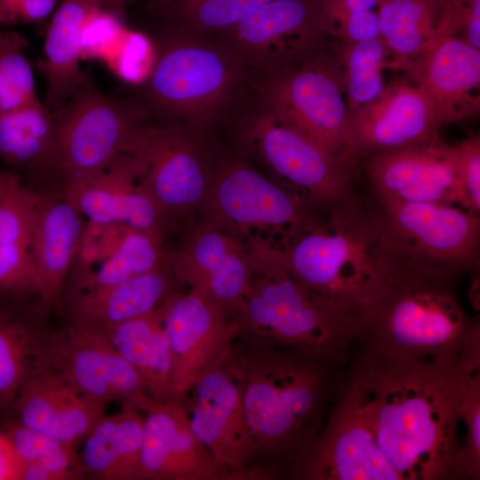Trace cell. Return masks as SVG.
<instances>
[{
	"mask_svg": "<svg viewBox=\"0 0 480 480\" xmlns=\"http://www.w3.org/2000/svg\"><path fill=\"white\" fill-rule=\"evenodd\" d=\"M41 197L18 172L0 168V294L38 296L30 241Z\"/></svg>",
	"mask_w": 480,
	"mask_h": 480,
	"instance_id": "cell-26",
	"label": "cell"
},
{
	"mask_svg": "<svg viewBox=\"0 0 480 480\" xmlns=\"http://www.w3.org/2000/svg\"><path fill=\"white\" fill-rule=\"evenodd\" d=\"M446 0H378L380 39L396 58V67L412 73L433 41Z\"/></svg>",
	"mask_w": 480,
	"mask_h": 480,
	"instance_id": "cell-31",
	"label": "cell"
},
{
	"mask_svg": "<svg viewBox=\"0 0 480 480\" xmlns=\"http://www.w3.org/2000/svg\"><path fill=\"white\" fill-rule=\"evenodd\" d=\"M203 204L216 224L277 233L283 246L310 216L300 197L243 161L226 163L217 171Z\"/></svg>",
	"mask_w": 480,
	"mask_h": 480,
	"instance_id": "cell-14",
	"label": "cell"
},
{
	"mask_svg": "<svg viewBox=\"0 0 480 480\" xmlns=\"http://www.w3.org/2000/svg\"><path fill=\"white\" fill-rule=\"evenodd\" d=\"M280 248L289 273L308 288L361 316L379 292L397 255L388 241L379 204L354 193L325 209Z\"/></svg>",
	"mask_w": 480,
	"mask_h": 480,
	"instance_id": "cell-5",
	"label": "cell"
},
{
	"mask_svg": "<svg viewBox=\"0 0 480 480\" xmlns=\"http://www.w3.org/2000/svg\"><path fill=\"white\" fill-rule=\"evenodd\" d=\"M480 49V0H446L433 40L456 36Z\"/></svg>",
	"mask_w": 480,
	"mask_h": 480,
	"instance_id": "cell-41",
	"label": "cell"
},
{
	"mask_svg": "<svg viewBox=\"0 0 480 480\" xmlns=\"http://www.w3.org/2000/svg\"><path fill=\"white\" fill-rule=\"evenodd\" d=\"M480 363L357 351L345 388L397 480H455L460 412Z\"/></svg>",
	"mask_w": 480,
	"mask_h": 480,
	"instance_id": "cell-1",
	"label": "cell"
},
{
	"mask_svg": "<svg viewBox=\"0 0 480 480\" xmlns=\"http://www.w3.org/2000/svg\"><path fill=\"white\" fill-rule=\"evenodd\" d=\"M273 0H184L166 6L173 29L213 34L231 28Z\"/></svg>",
	"mask_w": 480,
	"mask_h": 480,
	"instance_id": "cell-37",
	"label": "cell"
},
{
	"mask_svg": "<svg viewBox=\"0 0 480 480\" xmlns=\"http://www.w3.org/2000/svg\"><path fill=\"white\" fill-rule=\"evenodd\" d=\"M163 39L144 83L149 108L194 132L212 126L252 75L205 34L172 29Z\"/></svg>",
	"mask_w": 480,
	"mask_h": 480,
	"instance_id": "cell-7",
	"label": "cell"
},
{
	"mask_svg": "<svg viewBox=\"0 0 480 480\" xmlns=\"http://www.w3.org/2000/svg\"><path fill=\"white\" fill-rule=\"evenodd\" d=\"M58 0H0V28L38 24L52 15Z\"/></svg>",
	"mask_w": 480,
	"mask_h": 480,
	"instance_id": "cell-43",
	"label": "cell"
},
{
	"mask_svg": "<svg viewBox=\"0 0 480 480\" xmlns=\"http://www.w3.org/2000/svg\"><path fill=\"white\" fill-rule=\"evenodd\" d=\"M171 259L177 284L235 316L252 277L250 253L217 226L198 229Z\"/></svg>",
	"mask_w": 480,
	"mask_h": 480,
	"instance_id": "cell-20",
	"label": "cell"
},
{
	"mask_svg": "<svg viewBox=\"0 0 480 480\" xmlns=\"http://www.w3.org/2000/svg\"><path fill=\"white\" fill-rule=\"evenodd\" d=\"M364 159V171L376 198L444 203L473 210L458 174L451 145L440 138L382 150Z\"/></svg>",
	"mask_w": 480,
	"mask_h": 480,
	"instance_id": "cell-18",
	"label": "cell"
},
{
	"mask_svg": "<svg viewBox=\"0 0 480 480\" xmlns=\"http://www.w3.org/2000/svg\"><path fill=\"white\" fill-rule=\"evenodd\" d=\"M320 5L328 31L331 26L349 14L372 11L378 5V0H320Z\"/></svg>",
	"mask_w": 480,
	"mask_h": 480,
	"instance_id": "cell-45",
	"label": "cell"
},
{
	"mask_svg": "<svg viewBox=\"0 0 480 480\" xmlns=\"http://www.w3.org/2000/svg\"><path fill=\"white\" fill-rule=\"evenodd\" d=\"M243 371L235 349L203 373L184 405L200 443L235 480L269 479L257 466L256 450L244 417Z\"/></svg>",
	"mask_w": 480,
	"mask_h": 480,
	"instance_id": "cell-11",
	"label": "cell"
},
{
	"mask_svg": "<svg viewBox=\"0 0 480 480\" xmlns=\"http://www.w3.org/2000/svg\"><path fill=\"white\" fill-rule=\"evenodd\" d=\"M156 55V47L144 35L126 28L107 61L124 81L144 84L153 68Z\"/></svg>",
	"mask_w": 480,
	"mask_h": 480,
	"instance_id": "cell-40",
	"label": "cell"
},
{
	"mask_svg": "<svg viewBox=\"0 0 480 480\" xmlns=\"http://www.w3.org/2000/svg\"><path fill=\"white\" fill-rule=\"evenodd\" d=\"M342 46L334 55L341 69L346 102L352 116L384 91L382 73L391 52L380 38L343 42Z\"/></svg>",
	"mask_w": 480,
	"mask_h": 480,
	"instance_id": "cell-34",
	"label": "cell"
},
{
	"mask_svg": "<svg viewBox=\"0 0 480 480\" xmlns=\"http://www.w3.org/2000/svg\"><path fill=\"white\" fill-rule=\"evenodd\" d=\"M375 200L397 256L456 268L465 274L478 271L479 212L444 203Z\"/></svg>",
	"mask_w": 480,
	"mask_h": 480,
	"instance_id": "cell-12",
	"label": "cell"
},
{
	"mask_svg": "<svg viewBox=\"0 0 480 480\" xmlns=\"http://www.w3.org/2000/svg\"><path fill=\"white\" fill-rule=\"evenodd\" d=\"M161 239L131 228L122 235L112 252L99 268L79 281L80 289H99L116 285L152 270L166 255Z\"/></svg>",
	"mask_w": 480,
	"mask_h": 480,
	"instance_id": "cell-36",
	"label": "cell"
},
{
	"mask_svg": "<svg viewBox=\"0 0 480 480\" xmlns=\"http://www.w3.org/2000/svg\"><path fill=\"white\" fill-rule=\"evenodd\" d=\"M250 258L251 281L235 315L238 338L348 365L363 344L360 314L296 280L280 248L260 246Z\"/></svg>",
	"mask_w": 480,
	"mask_h": 480,
	"instance_id": "cell-4",
	"label": "cell"
},
{
	"mask_svg": "<svg viewBox=\"0 0 480 480\" xmlns=\"http://www.w3.org/2000/svg\"><path fill=\"white\" fill-rule=\"evenodd\" d=\"M163 304L150 313L92 335L107 341L140 373L150 398L177 401L172 352L163 322Z\"/></svg>",
	"mask_w": 480,
	"mask_h": 480,
	"instance_id": "cell-30",
	"label": "cell"
},
{
	"mask_svg": "<svg viewBox=\"0 0 480 480\" xmlns=\"http://www.w3.org/2000/svg\"><path fill=\"white\" fill-rule=\"evenodd\" d=\"M234 349L257 466L269 478H291L342 391L349 364L244 340Z\"/></svg>",
	"mask_w": 480,
	"mask_h": 480,
	"instance_id": "cell-2",
	"label": "cell"
},
{
	"mask_svg": "<svg viewBox=\"0 0 480 480\" xmlns=\"http://www.w3.org/2000/svg\"><path fill=\"white\" fill-rule=\"evenodd\" d=\"M43 358L49 369L92 401H119L138 409L149 397L140 373L103 339L68 326L44 339Z\"/></svg>",
	"mask_w": 480,
	"mask_h": 480,
	"instance_id": "cell-17",
	"label": "cell"
},
{
	"mask_svg": "<svg viewBox=\"0 0 480 480\" xmlns=\"http://www.w3.org/2000/svg\"><path fill=\"white\" fill-rule=\"evenodd\" d=\"M209 36L252 76L327 51L320 0H273L238 25Z\"/></svg>",
	"mask_w": 480,
	"mask_h": 480,
	"instance_id": "cell-9",
	"label": "cell"
},
{
	"mask_svg": "<svg viewBox=\"0 0 480 480\" xmlns=\"http://www.w3.org/2000/svg\"><path fill=\"white\" fill-rule=\"evenodd\" d=\"M127 0H108L107 11L125 21V7Z\"/></svg>",
	"mask_w": 480,
	"mask_h": 480,
	"instance_id": "cell-47",
	"label": "cell"
},
{
	"mask_svg": "<svg viewBox=\"0 0 480 480\" xmlns=\"http://www.w3.org/2000/svg\"><path fill=\"white\" fill-rule=\"evenodd\" d=\"M27 38L0 28V109H12L39 101L30 62L25 55Z\"/></svg>",
	"mask_w": 480,
	"mask_h": 480,
	"instance_id": "cell-38",
	"label": "cell"
},
{
	"mask_svg": "<svg viewBox=\"0 0 480 480\" xmlns=\"http://www.w3.org/2000/svg\"><path fill=\"white\" fill-rule=\"evenodd\" d=\"M356 164L372 154L429 142L445 125L432 101L416 84L396 83L352 114Z\"/></svg>",
	"mask_w": 480,
	"mask_h": 480,
	"instance_id": "cell-21",
	"label": "cell"
},
{
	"mask_svg": "<svg viewBox=\"0 0 480 480\" xmlns=\"http://www.w3.org/2000/svg\"><path fill=\"white\" fill-rule=\"evenodd\" d=\"M412 74L445 124L478 115L480 49L459 36L435 39Z\"/></svg>",
	"mask_w": 480,
	"mask_h": 480,
	"instance_id": "cell-23",
	"label": "cell"
},
{
	"mask_svg": "<svg viewBox=\"0 0 480 480\" xmlns=\"http://www.w3.org/2000/svg\"><path fill=\"white\" fill-rule=\"evenodd\" d=\"M159 1L163 5L168 6V5H171L172 4L181 2V1H184V0H159Z\"/></svg>",
	"mask_w": 480,
	"mask_h": 480,
	"instance_id": "cell-48",
	"label": "cell"
},
{
	"mask_svg": "<svg viewBox=\"0 0 480 480\" xmlns=\"http://www.w3.org/2000/svg\"><path fill=\"white\" fill-rule=\"evenodd\" d=\"M43 341L26 324L0 315V406L12 403L25 382L44 369Z\"/></svg>",
	"mask_w": 480,
	"mask_h": 480,
	"instance_id": "cell-35",
	"label": "cell"
},
{
	"mask_svg": "<svg viewBox=\"0 0 480 480\" xmlns=\"http://www.w3.org/2000/svg\"><path fill=\"white\" fill-rule=\"evenodd\" d=\"M52 112L49 149L21 178L38 194L62 196L94 180L124 153L150 113L141 103L103 93L88 70L77 91Z\"/></svg>",
	"mask_w": 480,
	"mask_h": 480,
	"instance_id": "cell-6",
	"label": "cell"
},
{
	"mask_svg": "<svg viewBox=\"0 0 480 480\" xmlns=\"http://www.w3.org/2000/svg\"><path fill=\"white\" fill-rule=\"evenodd\" d=\"M257 99L353 171L356 136L341 69L327 51L300 64L252 76Z\"/></svg>",
	"mask_w": 480,
	"mask_h": 480,
	"instance_id": "cell-8",
	"label": "cell"
},
{
	"mask_svg": "<svg viewBox=\"0 0 480 480\" xmlns=\"http://www.w3.org/2000/svg\"><path fill=\"white\" fill-rule=\"evenodd\" d=\"M451 148L471 208L480 212V137L471 136Z\"/></svg>",
	"mask_w": 480,
	"mask_h": 480,
	"instance_id": "cell-42",
	"label": "cell"
},
{
	"mask_svg": "<svg viewBox=\"0 0 480 480\" xmlns=\"http://www.w3.org/2000/svg\"><path fill=\"white\" fill-rule=\"evenodd\" d=\"M174 394L183 403L196 380L228 354L239 336L235 316L194 292L175 291L163 304Z\"/></svg>",
	"mask_w": 480,
	"mask_h": 480,
	"instance_id": "cell-15",
	"label": "cell"
},
{
	"mask_svg": "<svg viewBox=\"0 0 480 480\" xmlns=\"http://www.w3.org/2000/svg\"><path fill=\"white\" fill-rule=\"evenodd\" d=\"M132 405L105 414L84 438L78 454L84 475L102 480H140L144 415Z\"/></svg>",
	"mask_w": 480,
	"mask_h": 480,
	"instance_id": "cell-29",
	"label": "cell"
},
{
	"mask_svg": "<svg viewBox=\"0 0 480 480\" xmlns=\"http://www.w3.org/2000/svg\"><path fill=\"white\" fill-rule=\"evenodd\" d=\"M125 153L134 162L140 186L166 219L204 204L212 179L194 131L176 123L147 121L136 130Z\"/></svg>",
	"mask_w": 480,
	"mask_h": 480,
	"instance_id": "cell-13",
	"label": "cell"
},
{
	"mask_svg": "<svg viewBox=\"0 0 480 480\" xmlns=\"http://www.w3.org/2000/svg\"><path fill=\"white\" fill-rule=\"evenodd\" d=\"M24 463V480H68L84 475L74 444L15 421L5 431Z\"/></svg>",
	"mask_w": 480,
	"mask_h": 480,
	"instance_id": "cell-33",
	"label": "cell"
},
{
	"mask_svg": "<svg viewBox=\"0 0 480 480\" xmlns=\"http://www.w3.org/2000/svg\"><path fill=\"white\" fill-rule=\"evenodd\" d=\"M52 132V112L40 100L0 109V160L22 176L45 156Z\"/></svg>",
	"mask_w": 480,
	"mask_h": 480,
	"instance_id": "cell-32",
	"label": "cell"
},
{
	"mask_svg": "<svg viewBox=\"0 0 480 480\" xmlns=\"http://www.w3.org/2000/svg\"><path fill=\"white\" fill-rule=\"evenodd\" d=\"M171 259L121 284L82 289L68 304V326L90 334L108 331L158 308L175 291Z\"/></svg>",
	"mask_w": 480,
	"mask_h": 480,
	"instance_id": "cell-24",
	"label": "cell"
},
{
	"mask_svg": "<svg viewBox=\"0 0 480 480\" xmlns=\"http://www.w3.org/2000/svg\"><path fill=\"white\" fill-rule=\"evenodd\" d=\"M12 404L19 423L74 445L106 414L105 405L90 400L49 369L32 375Z\"/></svg>",
	"mask_w": 480,
	"mask_h": 480,
	"instance_id": "cell-25",
	"label": "cell"
},
{
	"mask_svg": "<svg viewBox=\"0 0 480 480\" xmlns=\"http://www.w3.org/2000/svg\"><path fill=\"white\" fill-rule=\"evenodd\" d=\"M291 478L397 480L345 385Z\"/></svg>",
	"mask_w": 480,
	"mask_h": 480,
	"instance_id": "cell-16",
	"label": "cell"
},
{
	"mask_svg": "<svg viewBox=\"0 0 480 480\" xmlns=\"http://www.w3.org/2000/svg\"><path fill=\"white\" fill-rule=\"evenodd\" d=\"M84 217L62 196L42 195L30 241L38 297L44 307L60 297L84 233Z\"/></svg>",
	"mask_w": 480,
	"mask_h": 480,
	"instance_id": "cell-28",
	"label": "cell"
},
{
	"mask_svg": "<svg viewBox=\"0 0 480 480\" xmlns=\"http://www.w3.org/2000/svg\"><path fill=\"white\" fill-rule=\"evenodd\" d=\"M107 7L108 0H62L54 10L43 55L35 64L47 84L44 104L49 110L63 106L84 82L83 33L88 21Z\"/></svg>",
	"mask_w": 480,
	"mask_h": 480,
	"instance_id": "cell-27",
	"label": "cell"
},
{
	"mask_svg": "<svg viewBox=\"0 0 480 480\" xmlns=\"http://www.w3.org/2000/svg\"><path fill=\"white\" fill-rule=\"evenodd\" d=\"M465 436L459 450L455 480L480 479V370L469 378L460 412Z\"/></svg>",
	"mask_w": 480,
	"mask_h": 480,
	"instance_id": "cell-39",
	"label": "cell"
},
{
	"mask_svg": "<svg viewBox=\"0 0 480 480\" xmlns=\"http://www.w3.org/2000/svg\"><path fill=\"white\" fill-rule=\"evenodd\" d=\"M328 33L343 42L380 38L378 14L372 10L349 14L331 26Z\"/></svg>",
	"mask_w": 480,
	"mask_h": 480,
	"instance_id": "cell-44",
	"label": "cell"
},
{
	"mask_svg": "<svg viewBox=\"0 0 480 480\" xmlns=\"http://www.w3.org/2000/svg\"><path fill=\"white\" fill-rule=\"evenodd\" d=\"M65 197L95 225H120L162 238L167 219L140 186L134 162L125 152L98 177Z\"/></svg>",
	"mask_w": 480,
	"mask_h": 480,
	"instance_id": "cell-22",
	"label": "cell"
},
{
	"mask_svg": "<svg viewBox=\"0 0 480 480\" xmlns=\"http://www.w3.org/2000/svg\"><path fill=\"white\" fill-rule=\"evenodd\" d=\"M24 463L5 432H0V480H22Z\"/></svg>",
	"mask_w": 480,
	"mask_h": 480,
	"instance_id": "cell-46",
	"label": "cell"
},
{
	"mask_svg": "<svg viewBox=\"0 0 480 480\" xmlns=\"http://www.w3.org/2000/svg\"><path fill=\"white\" fill-rule=\"evenodd\" d=\"M141 479L235 480L194 435L183 403L145 399Z\"/></svg>",
	"mask_w": 480,
	"mask_h": 480,
	"instance_id": "cell-19",
	"label": "cell"
},
{
	"mask_svg": "<svg viewBox=\"0 0 480 480\" xmlns=\"http://www.w3.org/2000/svg\"><path fill=\"white\" fill-rule=\"evenodd\" d=\"M244 119L251 148L278 177L326 209L349 197L352 172L331 152L276 116L257 99Z\"/></svg>",
	"mask_w": 480,
	"mask_h": 480,
	"instance_id": "cell-10",
	"label": "cell"
},
{
	"mask_svg": "<svg viewBox=\"0 0 480 480\" xmlns=\"http://www.w3.org/2000/svg\"><path fill=\"white\" fill-rule=\"evenodd\" d=\"M465 273L397 256L362 310V348L403 360L480 362V324L459 297Z\"/></svg>",
	"mask_w": 480,
	"mask_h": 480,
	"instance_id": "cell-3",
	"label": "cell"
}]
</instances>
